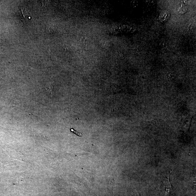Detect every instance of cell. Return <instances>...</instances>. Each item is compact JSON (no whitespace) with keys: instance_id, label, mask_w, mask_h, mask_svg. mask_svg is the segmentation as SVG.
Returning <instances> with one entry per match:
<instances>
[{"instance_id":"cell-1","label":"cell","mask_w":196,"mask_h":196,"mask_svg":"<svg viewBox=\"0 0 196 196\" xmlns=\"http://www.w3.org/2000/svg\"><path fill=\"white\" fill-rule=\"evenodd\" d=\"M70 132H72V133H74V134H76V135H77V136H82V133H80V132H77L76 130H74L73 128H71V129H70Z\"/></svg>"},{"instance_id":"cell-2","label":"cell","mask_w":196,"mask_h":196,"mask_svg":"<svg viewBox=\"0 0 196 196\" xmlns=\"http://www.w3.org/2000/svg\"><path fill=\"white\" fill-rule=\"evenodd\" d=\"M168 78L170 80H172L173 78V76L172 74H169L168 75Z\"/></svg>"}]
</instances>
